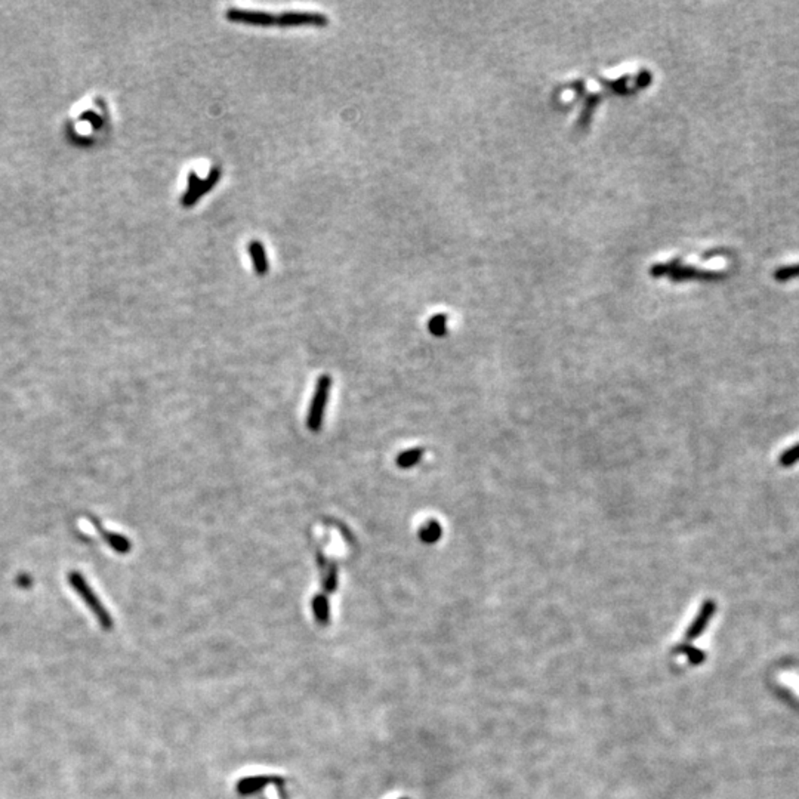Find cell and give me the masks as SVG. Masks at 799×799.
Listing matches in <instances>:
<instances>
[{
    "label": "cell",
    "instance_id": "obj_1",
    "mask_svg": "<svg viewBox=\"0 0 799 799\" xmlns=\"http://www.w3.org/2000/svg\"><path fill=\"white\" fill-rule=\"evenodd\" d=\"M67 579H69V585L74 589L75 593L79 595L80 600L85 603V605L89 608V610H91V613L96 619L99 626L103 628L104 631H111V628L114 625L113 617H111L110 612L104 607L103 601H101L98 595L94 592V589L89 586V583L85 579V576L79 572H70Z\"/></svg>",
    "mask_w": 799,
    "mask_h": 799
},
{
    "label": "cell",
    "instance_id": "obj_2",
    "mask_svg": "<svg viewBox=\"0 0 799 799\" xmlns=\"http://www.w3.org/2000/svg\"><path fill=\"white\" fill-rule=\"evenodd\" d=\"M332 377L323 375L317 380V385H315V392H314V397L311 401V408L308 410V416H307V426L311 431V433H319L322 429L323 425V419H324V410H326V405H327V400H329V394H331V388H332Z\"/></svg>",
    "mask_w": 799,
    "mask_h": 799
},
{
    "label": "cell",
    "instance_id": "obj_3",
    "mask_svg": "<svg viewBox=\"0 0 799 799\" xmlns=\"http://www.w3.org/2000/svg\"><path fill=\"white\" fill-rule=\"evenodd\" d=\"M329 18L323 14H312V12H285V14L275 17V25L280 27H294V25H315V27H326Z\"/></svg>",
    "mask_w": 799,
    "mask_h": 799
},
{
    "label": "cell",
    "instance_id": "obj_4",
    "mask_svg": "<svg viewBox=\"0 0 799 799\" xmlns=\"http://www.w3.org/2000/svg\"><path fill=\"white\" fill-rule=\"evenodd\" d=\"M225 17H226V20L234 21V22L240 21V22L252 24V25H262V27L275 25V17L271 14H266V12H255V10H243V9L230 8L225 12Z\"/></svg>",
    "mask_w": 799,
    "mask_h": 799
},
{
    "label": "cell",
    "instance_id": "obj_5",
    "mask_svg": "<svg viewBox=\"0 0 799 799\" xmlns=\"http://www.w3.org/2000/svg\"><path fill=\"white\" fill-rule=\"evenodd\" d=\"M221 173H222V169H221L219 164H217V166H213V169L209 172L206 180L200 182L199 188H197L196 192H194L192 196H189L188 199H182V200H181V205H182L184 208H192V206H194L196 201H197L200 197L208 194V193L210 192V189L219 182Z\"/></svg>",
    "mask_w": 799,
    "mask_h": 799
},
{
    "label": "cell",
    "instance_id": "obj_6",
    "mask_svg": "<svg viewBox=\"0 0 799 799\" xmlns=\"http://www.w3.org/2000/svg\"><path fill=\"white\" fill-rule=\"evenodd\" d=\"M92 523L98 528V531L101 533L103 539L108 543V547L111 549H114L119 554H128L132 549V543L128 540V538H124L123 535H119V533H116V531L106 530L103 527V524L99 523L98 518H92Z\"/></svg>",
    "mask_w": 799,
    "mask_h": 799
},
{
    "label": "cell",
    "instance_id": "obj_7",
    "mask_svg": "<svg viewBox=\"0 0 799 799\" xmlns=\"http://www.w3.org/2000/svg\"><path fill=\"white\" fill-rule=\"evenodd\" d=\"M715 610H717L715 601H712V600L705 601V604H703V607H702V610L699 612V614H697V617L694 619V621H693L690 629H689V632H687V638H689V640H693V638L700 635V633L705 631V628L707 626L709 620L712 619Z\"/></svg>",
    "mask_w": 799,
    "mask_h": 799
},
{
    "label": "cell",
    "instance_id": "obj_8",
    "mask_svg": "<svg viewBox=\"0 0 799 799\" xmlns=\"http://www.w3.org/2000/svg\"><path fill=\"white\" fill-rule=\"evenodd\" d=\"M250 257L253 259V266H255V271L258 275H265L268 273V261H266V255H265V250H264V245L258 240H253L250 242V245L247 246Z\"/></svg>",
    "mask_w": 799,
    "mask_h": 799
},
{
    "label": "cell",
    "instance_id": "obj_9",
    "mask_svg": "<svg viewBox=\"0 0 799 799\" xmlns=\"http://www.w3.org/2000/svg\"><path fill=\"white\" fill-rule=\"evenodd\" d=\"M424 456V449L417 447V449H410L408 452H403L398 454L397 458V466L401 469H409L413 468L415 465H417L421 462Z\"/></svg>",
    "mask_w": 799,
    "mask_h": 799
},
{
    "label": "cell",
    "instance_id": "obj_10",
    "mask_svg": "<svg viewBox=\"0 0 799 799\" xmlns=\"http://www.w3.org/2000/svg\"><path fill=\"white\" fill-rule=\"evenodd\" d=\"M441 531H442V530H441V526L436 521V519H431V521H429L428 524H425V526L421 528L419 536H421V540H422L424 543L431 545V543H436V542L440 540Z\"/></svg>",
    "mask_w": 799,
    "mask_h": 799
},
{
    "label": "cell",
    "instance_id": "obj_11",
    "mask_svg": "<svg viewBox=\"0 0 799 799\" xmlns=\"http://www.w3.org/2000/svg\"><path fill=\"white\" fill-rule=\"evenodd\" d=\"M798 277H799V264L780 266V268H777L775 271V280L776 282H788V280H792V278H798Z\"/></svg>",
    "mask_w": 799,
    "mask_h": 799
},
{
    "label": "cell",
    "instance_id": "obj_12",
    "mask_svg": "<svg viewBox=\"0 0 799 799\" xmlns=\"http://www.w3.org/2000/svg\"><path fill=\"white\" fill-rule=\"evenodd\" d=\"M312 607H314V613H315L317 619H319V621H327V619H329L327 600L324 597H322V595H319V597L314 600Z\"/></svg>",
    "mask_w": 799,
    "mask_h": 799
},
{
    "label": "cell",
    "instance_id": "obj_13",
    "mask_svg": "<svg viewBox=\"0 0 799 799\" xmlns=\"http://www.w3.org/2000/svg\"><path fill=\"white\" fill-rule=\"evenodd\" d=\"M799 461V442L795 446L789 447L780 456V465L782 466H792Z\"/></svg>",
    "mask_w": 799,
    "mask_h": 799
},
{
    "label": "cell",
    "instance_id": "obj_14",
    "mask_svg": "<svg viewBox=\"0 0 799 799\" xmlns=\"http://www.w3.org/2000/svg\"><path fill=\"white\" fill-rule=\"evenodd\" d=\"M429 331L436 336H442L446 333V317L444 315L433 317L429 322Z\"/></svg>",
    "mask_w": 799,
    "mask_h": 799
},
{
    "label": "cell",
    "instance_id": "obj_15",
    "mask_svg": "<svg viewBox=\"0 0 799 799\" xmlns=\"http://www.w3.org/2000/svg\"><path fill=\"white\" fill-rule=\"evenodd\" d=\"M200 182H201V181H200L199 175H197L194 171L189 172V173H188V187H187V192H185V194L182 196V199H188L189 196H192V194L196 192V189L199 188ZM182 199H181V200H182Z\"/></svg>",
    "mask_w": 799,
    "mask_h": 799
}]
</instances>
